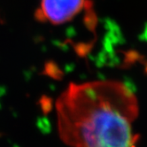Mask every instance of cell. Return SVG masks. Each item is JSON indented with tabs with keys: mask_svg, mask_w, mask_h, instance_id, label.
<instances>
[{
	"mask_svg": "<svg viewBox=\"0 0 147 147\" xmlns=\"http://www.w3.org/2000/svg\"><path fill=\"white\" fill-rule=\"evenodd\" d=\"M60 138L72 147H135L138 100L123 83L71 84L56 105Z\"/></svg>",
	"mask_w": 147,
	"mask_h": 147,
	"instance_id": "cell-1",
	"label": "cell"
},
{
	"mask_svg": "<svg viewBox=\"0 0 147 147\" xmlns=\"http://www.w3.org/2000/svg\"><path fill=\"white\" fill-rule=\"evenodd\" d=\"M86 0H41L38 19L52 24H63L73 20L84 8Z\"/></svg>",
	"mask_w": 147,
	"mask_h": 147,
	"instance_id": "cell-2",
	"label": "cell"
}]
</instances>
